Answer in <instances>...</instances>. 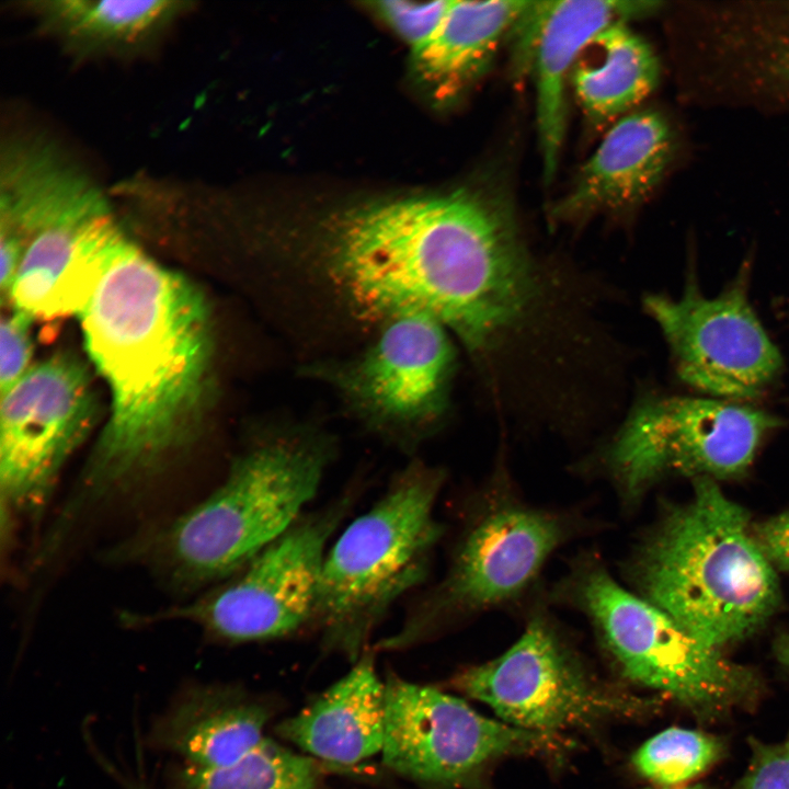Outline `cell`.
Instances as JSON below:
<instances>
[{"mask_svg":"<svg viewBox=\"0 0 789 789\" xmlns=\"http://www.w3.org/2000/svg\"><path fill=\"white\" fill-rule=\"evenodd\" d=\"M585 527L576 515L519 499L501 478L490 482L466 518L441 580L415 601L378 648H410L515 602L553 552Z\"/></svg>","mask_w":789,"mask_h":789,"instance_id":"6","label":"cell"},{"mask_svg":"<svg viewBox=\"0 0 789 789\" xmlns=\"http://www.w3.org/2000/svg\"><path fill=\"white\" fill-rule=\"evenodd\" d=\"M529 1H450L434 33L412 53L415 71L438 100L458 95L493 59Z\"/></svg>","mask_w":789,"mask_h":789,"instance_id":"22","label":"cell"},{"mask_svg":"<svg viewBox=\"0 0 789 789\" xmlns=\"http://www.w3.org/2000/svg\"><path fill=\"white\" fill-rule=\"evenodd\" d=\"M778 661L789 670V633L780 636L775 642Z\"/></svg>","mask_w":789,"mask_h":789,"instance_id":"31","label":"cell"},{"mask_svg":"<svg viewBox=\"0 0 789 789\" xmlns=\"http://www.w3.org/2000/svg\"><path fill=\"white\" fill-rule=\"evenodd\" d=\"M752 750L741 789H789V736L774 744L753 741Z\"/></svg>","mask_w":789,"mask_h":789,"instance_id":"28","label":"cell"},{"mask_svg":"<svg viewBox=\"0 0 789 789\" xmlns=\"http://www.w3.org/2000/svg\"><path fill=\"white\" fill-rule=\"evenodd\" d=\"M771 54V69L789 81V34L777 41Z\"/></svg>","mask_w":789,"mask_h":789,"instance_id":"30","label":"cell"},{"mask_svg":"<svg viewBox=\"0 0 789 789\" xmlns=\"http://www.w3.org/2000/svg\"><path fill=\"white\" fill-rule=\"evenodd\" d=\"M753 533L771 564L789 572V511L753 527Z\"/></svg>","mask_w":789,"mask_h":789,"instance_id":"29","label":"cell"},{"mask_svg":"<svg viewBox=\"0 0 789 789\" xmlns=\"http://www.w3.org/2000/svg\"><path fill=\"white\" fill-rule=\"evenodd\" d=\"M664 116L644 110L614 122L582 165L574 185L552 207L558 219L620 211L644 201L663 178L673 155Z\"/></svg>","mask_w":789,"mask_h":789,"instance_id":"18","label":"cell"},{"mask_svg":"<svg viewBox=\"0 0 789 789\" xmlns=\"http://www.w3.org/2000/svg\"><path fill=\"white\" fill-rule=\"evenodd\" d=\"M268 713L236 689L197 686L182 693L152 730L156 745L185 764L216 768L230 765L266 737Z\"/></svg>","mask_w":789,"mask_h":789,"instance_id":"21","label":"cell"},{"mask_svg":"<svg viewBox=\"0 0 789 789\" xmlns=\"http://www.w3.org/2000/svg\"><path fill=\"white\" fill-rule=\"evenodd\" d=\"M98 411L88 367L70 353L32 365L1 395L0 484L11 508L36 512L44 505Z\"/></svg>","mask_w":789,"mask_h":789,"instance_id":"13","label":"cell"},{"mask_svg":"<svg viewBox=\"0 0 789 789\" xmlns=\"http://www.w3.org/2000/svg\"><path fill=\"white\" fill-rule=\"evenodd\" d=\"M624 569L633 592L719 650L759 629L780 601L746 511L711 479L694 480L691 500L664 515Z\"/></svg>","mask_w":789,"mask_h":789,"instance_id":"3","label":"cell"},{"mask_svg":"<svg viewBox=\"0 0 789 789\" xmlns=\"http://www.w3.org/2000/svg\"><path fill=\"white\" fill-rule=\"evenodd\" d=\"M112 214L92 178L53 140H3L0 159V288L5 295L24 245L58 225Z\"/></svg>","mask_w":789,"mask_h":789,"instance_id":"15","label":"cell"},{"mask_svg":"<svg viewBox=\"0 0 789 789\" xmlns=\"http://www.w3.org/2000/svg\"><path fill=\"white\" fill-rule=\"evenodd\" d=\"M384 731L385 682L368 651L315 701L276 727L281 737L310 757L344 765L380 753Z\"/></svg>","mask_w":789,"mask_h":789,"instance_id":"19","label":"cell"},{"mask_svg":"<svg viewBox=\"0 0 789 789\" xmlns=\"http://www.w3.org/2000/svg\"><path fill=\"white\" fill-rule=\"evenodd\" d=\"M444 481L441 469L410 464L329 547L312 621L324 649L356 662L393 605L426 580L444 534L435 514Z\"/></svg>","mask_w":789,"mask_h":789,"instance_id":"5","label":"cell"},{"mask_svg":"<svg viewBox=\"0 0 789 789\" xmlns=\"http://www.w3.org/2000/svg\"><path fill=\"white\" fill-rule=\"evenodd\" d=\"M544 607L500 656L466 670L457 685L507 724L553 736L613 713L640 710L642 700L599 688Z\"/></svg>","mask_w":789,"mask_h":789,"instance_id":"12","label":"cell"},{"mask_svg":"<svg viewBox=\"0 0 789 789\" xmlns=\"http://www.w3.org/2000/svg\"><path fill=\"white\" fill-rule=\"evenodd\" d=\"M136 789H144V788L139 787V788H136Z\"/></svg>","mask_w":789,"mask_h":789,"instance_id":"33","label":"cell"},{"mask_svg":"<svg viewBox=\"0 0 789 789\" xmlns=\"http://www.w3.org/2000/svg\"><path fill=\"white\" fill-rule=\"evenodd\" d=\"M11 307V306H10ZM33 319L11 307L2 316L0 324V392H7L30 369L32 340L30 327Z\"/></svg>","mask_w":789,"mask_h":789,"instance_id":"27","label":"cell"},{"mask_svg":"<svg viewBox=\"0 0 789 789\" xmlns=\"http://www.w3.org/2000/svg\"><path fill=\"white\" fill-rule=\"evenodd\" d=\"M353 502L350 490L306 512L231 579L162 616L235 643L284 638L312 625L329 542Z\"/></svg>","mask_w":789,"mask_h":789,"instance_id":"9","label":"cell"},{"mask_svg":"<svg viewBox=\"0 0 789 789\" xmlns=\"http://www.w3.org/2000/svg\"><path fill=\"white\" fill-rule=\"evenodd\" d=\"M187 1L35 0L25 3L38 30L77 58L140 53L190 7Z\"/></svg>","mask_w":789,"mask_h":789,"instance_id":"20","label":"cell"},{"mask_svg":"<svg viewBox=\"0 0 789 789\" xmlns=\"http://www.w3.org/2000/svg\"><path fill=\"white\" fill-rule=\"evenodd\" d=\"M681 789H710V788L697 785V786H693V787H688V788H681Z\"/></svg>","mask_w":789,"mask_h":789,"instance_id":"32","label":"cell"},{"mask_svg":"<svg viewBox=\"0 0 789 789\" xmlns=\"http://www.w3.org/2000/svg\"><path fill=\"white\" fill-rule=\"evenodd\" d=\"M332 456L328 441L308 432L255 441L209 496L157 531L146 553L178 586L232 576L306 513Z\"/></svg>","mask_w":789,"mask_h":789,"instance_id":"4","label":"cell"},{"mask_svg":"<svg viewBox=\"0 0 789 789\" xmlns=\"http://www.w3.org/2000/svg\"><path fill=\"white\" fill-rule=\"evenodd\" d=\"M554 596L585 616L626 678L668 695L696 714H719L757 688L750 670L624 586L594 552L571 562Z\"/></svg>","mask_w":789,"mask_h":789,"instance_id":"7","label":"cell"},{"mask_svg":"<svg viewBox=\"0 0 789 789\" xmlns=\"http://www.w3.org/2000/svg\"><path fill=\"white\" fill-rule=\"evenodd\" d=\"M781 420L750 404L691 396L648 398L605 450L602 469L621 505L632 507L670 474H744Z\"/></svg>","mask_w":789,"mask_h":789,"instance_id":"8","label":"cell"},{"mask_svg":"<svg viewBox=\"0 0 789 789\" xmlns=\"http://www.w3.org/2000/svg\"><path fill=\"white\" fill-rule=\"evenodd\" d=\"M744 263L716 296H706L690 272L677 298L649 295L648 315L670 347L679 379L707 397L752 403L769 392L784 359L750 301Z\"/></svg>","mask_w":789,"mask_h":789,"instance_id":"10","label":"cell"},{"mask_svg":"<svg viewBox=\"0 0 789 789\" xmlns=\"http://www.w3.org/2000/svg\"><path fill=\"white\" fill-rule=\"evenodd\" d=\"M315 758L265 739L237 762L216 768L185 764L176 768L169 789H318Z\"/></svg>","mask_w":789,"mask_h":789,"instance_id":"24","label":"cell"},{"mask_svg":"<svg viewBox=\"0 0 789 789\" xmlns=\"http://www.w3.org/2000/svg\"><path fill=\"white\" fill-rule=\"evenodd\" d=\"M660 65L652 47L627 22L595 35L578 57L569 82L585 115L596 124L616 122L656 87Z\"/></svg>","mask_w":789,"mask_h":789,"instance_id":"23","label":"cell"},{"mask_svg":"<svg viewBox=\"0 0 789 789\" xmlns=\"http://www.w3.org/2000/svg\"><path fill=\"white\" fill-rule=\"evenodd\" d=\"M449 0L414 3L381 1L375 3L378 14L410 45L411 50L424 44L441 23Z\"/></svg>","mask_w":789,"mask_h":789,"instance_id":"26","label":"cell"},{"mask_svg":"<svg viewBox=\"0 0 789 789\" xmlns=\"http://www.w3.org/2000/svg\"><path fill=\"white\" fill-rule=\"evenodd\" d=\"M453 351L446 329L425 316L389 320L362 357L338 374L339 386L373 424L410 431L445 403Z\"/></svg>","mask_w":789,"mask_h":789,"instance_id":"14","label":"cell"},{"mask_svg":"<svg viewBox=\"0 0 789 789\" xmlns=\"http://www.w3.org/2000/svg\"><path fill=\"white\" fill-rule=\"evenodd\" d=\"M77 318L111 398L80 484V500L99 502L144 485L192 441L209 390L211 318L195 283L128 238Z\"/></svg>","mask_w":789,"mask_h":789,"instance_id":"2","label":"cell"},{"mask_svg":"<svg viewBox=\"0 0 789 789\" xmlns=\"http://www.w3.org/2000/svg\"><path fill=\"white\" fill-rule=\"evenodd\" d=\"M553 746L550 735L489 719L434 687L385 681L382 763L427 789L473 785L498 757Z\"/></svg>","mask_w":789,"mask_h":789,"instance_id":"11","label":"cell"},{"mask_svg":"<svg viewBox=\"0 0 789 789\" xmlns=\"http://www.w3.org/2000/svg\"><path fill=\"white\" fill-rule=\"evenodd\" d=\"M659 5L653 1H529L514 31L522 55L535 69L536 116L546 183L553 180L567 126L565 89L588 42L611 24L627 22Z\"/></svg>","mask_w":789,"mask_h":789,"instance_id":"16","label":"cell"},{"mask_svg":"<svg viewBox=\"0 0 789 789\" xmlns=\"http://www.w3.org/2000/svg\"><path fill=\"white\" fill-rule=\"evenodd\" d=\"M126 239L112 214L38 233L24 245L2 301L33 320L77 317Z\"/></svg>","mask_w":789,"mask_h":789,"instance_id":"17","label":"cell"},{"mask_svg":"<svg viewBox=\"0 0 789 789\" xmlns=\"http://www.w3.org/2000/svg\"><path fill=\"white\" fill-rule=\"evenodd\" d=\"M718 739L698 731L671 728L648 740L632 757L643 777L664 786L687 781L721 754Z\"/></svg>","mask_w":789,"mask_h":789,"instance_id":"25","label":"cell"},{"mask_svg":"<svg viewBox=\"0 0 789 789\" xmlns=\"http://www.w3.org/2000/svg\"><path fill=\"white\" fill-rule=\"evenodd\" d=\"M327 253L359 312L428 317L487 361L527 335L547 301L508 202L484 186L348 208Z\"/></svg>","mask_w":789,"mask_h":789,"instance_id":"1","label":"cell"}]
</instances>
